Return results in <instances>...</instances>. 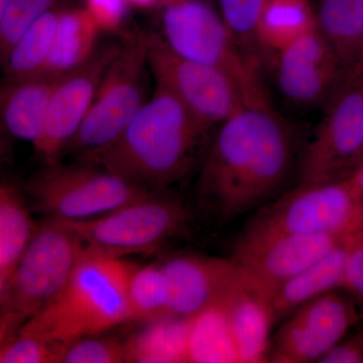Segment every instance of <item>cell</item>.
<instances>
[{
    "instance_id": "cell-28",
    "label": "cell",
    "mask_w": 363,
    "mask_h": 363,
    "mask_svg": "<svg viewBox=\"0 0 363 363\" xmlns=\"http://www.w3.org/2000/svg\"><path fill=\"white\" fill-rule=\"evenodd\" d=\"M222 20L243 51L259 61L260 52L257 40V28L264 0H217Z\"/></svg>"
},
{
    "instance_id": "cell-12",
    "label": "cell",
    "mask_w": 363,
    "mask_h": 363,
    "mask_svg": "<svg viewBox=\"0 0 363 363\" xmlns=\"http://www.w3.org/2000/svg\"><path fill=\"white\" fill-rule=\"evenodd\" d=\"M359 314L357 305L336 290L298 307L274 334L267 362H319L341 340Z\"/></svg>"
},
{
    "instance_id": "cell-26",
    "label": "cell",
    "mask_w": 363,
    "mask_h": 363,
    "mask_svg": "<svg viewBox=\"0 0 363 363\" xmlns=\"http://www.w3.org/2000/svg\"><path fill=\"white\" fill-rule=\"evenodd\" d=\"M188 362H238L228 325L218 305L211 306L191 318Z\"/></svg>"
},
{
    "instance_id": "cell-24",
    "label": "cell",
    "mask_w": 363,
    "mask_h": 363,
    "mask_svg": "<svg viewBox=\"0 0 363 363\" xmlns=\"http://www.w3.org/2000/svg\"><path fill=\"white\" fill-rule=\"evenodd\" d=\"M26 195L9 181H0V281L6 284L37 226Z\"/></svg>"
},
{
    "instance_id": "cell-30",
    "label": "cell",
    "mask_w": 363,
    "mask_h": 363,
    "mask_svg": "<svg viewBox=\"0 0 363 363\" xmlns=\"http://www.w3.org/2000/svg\"><path fill=\"white\" fill-rule=\"evenodd\" d=\"M65 346L18 332L0 354V363H59Z\"/></svg>"
},
{
    "instance_id": "cell-19",
    "label": "cell",
    "mask_w": 363,
    "mask_h": 363,
    "mask_svg": "<svg viewBox=\"0 0 363 363\" xmlns=\"http://www.w3.org/2000/svg\"><path fill=\"white\" fill-rule=\"evenodd\" d=\"M347 240L312 266L285 281L269 296L267 302L274 322L292 314L298 307L322 294L344 288Z\"/></svg>"
},
{
    "instance_id": "cell-5",
    "label": "cell",
    "mask_w": 363,
    "mask_h": 363,
    "mask_svg": "<svg viewBox=\"0 0 363 363\" xmlns=\"http://www.w3.org/2000/svg\"><path fill=\"white\" fill-rule=\"evenodd\" d=\"M363 229V199L343 180L297 186L255 211L238 241L290 234L350 238Z\"/></svg>"
},
{
    "instance_id": "cell-35",
    "label": "cell",
    "mask_w": 363,
    "mask_h": 363,
    "mask_svg": "<svg viewBox=\"0 0 363 363\" xmlns=\"http://www.w3.org/2000/svg\"><path fill=\"white\" fill-rule=\"evenodd\" d=\"M25 320L0 303V354L9 341L21 330Z\"/></svg>"
},
{
    "instance_id": "cell-27",
    "label": "cell",
    "mask_w": 363,
    "mask_h": 363,
    "mask_svg": "<svg viewBox=\"0 0 363 363\" xmlns=\"http://www.w3.org/2000/svg\"><path fill=\"white\" fill-rule=\"evenodd\" d=\"M128 298L130 321L147 324L172 316L171 286L160 264L135 267Z\"/></svg>"
},
{
    "instance_id": "cell-21",
    "label": "cell",
    "mask_w": 363,
    "mask_h": 363,
    "mask_svg": "<svg viewBox=\"0 0 363 363\" xmlns=\"http://www.w3.org/2000/svg\"><path fill=\"white\" fill-rule=\"evenodd\" d=\"M317 28L316 9L310 0H264L257 23V44L262 55L274 57Z\"/></svg>"
},
{
    "instance_id": "cell-40",
    "label": "cell",
    "mask_w": 363,
    "mask_h": 363,
    "mask_svg": "<svg viewBox=\"0 0 363 363\" xmlns=\"http://www.w3.org/2000/svg\"><path fill=\"white\" fill-rule=\"evenodd\" d=\"M363 162V147L362 150H360L359 154H358V156L357 157V159H355L354 162H353L352 169H351V172L353 171V169H357L359 164H362Z\"/></svg>"
},
{
    "instance_id": "cell-33",
    "label": "cell",
    "mask_w": 363,
    "mask_h": 363,
    "mask_svg": "<svg viewBox=\"0 0 363 363\" xmlns=\"http://www.w3.org/2000/svg\"><path fill=\"white\" fill-rule=\"evenodd\" d=\"M347 247L344 289L352 293L363 304V230L348 238Z\"/></svg>"
},
{
    "instance_id": "cell-20",
    "label": "cell",
    "mask_w": 363,
    "mask_h": 363,
    "mask_svg": "<svg viewBox=\"0 0 363 363\" xmlns=\"http://www.w3.org/2000/svg\"><path fill=\"white\" fill-rule=\"evenodd\" d=\"M102 30L84 6L62 9L44 75L62 77L92 58Z\"/></svg>"
},
{
    "instance_id": "cell-13",
    "label": "cell",
    "mask_w": 363,
    "mask_h": 363,
    "mask_svg": "<svg viewBox=\"0 0 363 363\" xmlns=\"http://www.w3.org/2000/svg\"><path fill=\"white\" fill-rule=\"evenodd\" d=\"M347 238L333 234H290L236 241L233 259L253 288L269 300L279 286L321 259Z\"/></svg>"
},
{
    "instance_id": "cell-17",
    "label": "cell",
    "mask_w": 363,
    "mask_h": 363,
    "mask_svg": "<svg viewBox=\"0 0 363 363\" xmlns=\"http://www.w3.org/2000/svg\"><path fill=\"white\" fill-rule=\"evenodd\" d=\"M217 305L225 317L238 362H267L269 331L274 323L267 298L247 281Z\"/></svg>"
},
{
    "instance_id": "cell-15",
    "label": "cell",
    "mask_w": 363,
    "mask_h": 363,
    "mask_svg": "<svg viewBox=\"0 0 363 363\" xmlns=\"http://www.w3.org/2000/svg\"><path fill=\"white\" fill-rule=\"evenodd\" d=\"M272 58L279 91L289 101L301 106L328 101L345 78L319 28L303 35Z\"/></svg>"
},
{
    "instance_id": "cell-14",
    "label": "cell",
    "mask_w": 363,
    "mask_h": 363,
    "mask_svg": "<svg viewBox=\"0 0 363 363\" xmlns=\"http://www.w3.org/2000/svg\"><path fill=\"white\" fill-rule=\"evenodd\" d=\"M119 48L112 45L98 49L84 65L60 77L50 99L42 138L35 147L45 164L58 162L75 138Z\"/></svg>"
},
{
    "instance_id": "cell-3",
    "label": "cell",
    "mask_w": 363,
    "mask_h": 363,
    "mask_svg": "<svg viewBox=\"0 0 363 363\" xmlns=\"http://www.w3.org/2000/svg\"><path fill=\"white\" fill-rule=\"evenodd\" d=\"M135 264L85 248L63 290L21 333L68 345L130 322L128 290Z\"/></svg>"
},
{
    "instance_id": "cell-4",
    "label": "cell",
    "mask_w": 363,
    "mask_h": 363,
    "mask_svg": "<svg viewBox=\"0 0 363 363\" xmlns=\"http://www.w3.org/2000/svg\"><path fill=\"white\" fill-rule=\"evenodd\" d=\"M162 39L184 58L225 74L247 106H272L259 64L243 51L209 0H164Z\"/></svg>"
},
{
    "instance_id": "cell-8",
    "label": "cell",
    "mask_w": 363,
    "mask_h": 363,
    "mask_svg": "<svg viewBox=\"0 0 363 363\" xmlns=\"http://www.w3.org/2000/svg\"><path fill=\"white\" fill-rule=\"evenodd\" d=\"M147 33L130 35L107 67L89 111L66 150L83 162L116 142L147 101Z\"/></svg>"
},
{
    "instance_id": "cell-31",
    "label": "cell",
    "mask_w": 363,
    "mask_h": 363,
    "mask_svg": "<svg viewBox=\"0 0 363 363\" xmlns=\"http://www.w3.org/2000/svg\"><path fill=\"white\" fill-rule=\"evenodd\" d=\"M62 363L125 362L123 343L97 335L78 339L65 346Z\"/></svg>"
},
{
    "instance_id": "cell-41",
    "label": "cell",
    "mask_w": 363,
    "mask_h": 363,
    "mask_svg": "<svg viewBox=\"0 0 363 363\" xmlns=\"http://www.w3.org/2000/svg\"><path fill=\"white\" fill-rule=\"evenodd\" d=\"M4 286H6V284H4V281H0V294H1L2 290H4Z\"/></svg>"
},
{
    "instance_id": "cell-36",
    "label": "cell",
    "mask_w": 363,
    "mask_h": 363,
    "mask_svg": "<svg viewBox=\"0 0 363 363\" xmlns=\"http://www.w3.org/2000/svg\"><path fill=\"white\" fill-rule=\"evenodd\" d=\"M345 180L363 199V162L357 169H353L350 175L346 177Z\"/></svg>"
},
{
    "instance_id": "cell-2",
    "label": "cell",
    "mask_w": 363,
    "mask_h": 363,
    "mask_svg": "<svg viewBox=\"0 0 363 363\" xmlns=\"http://www.w3.org/2000/svg\"><path fill=\"white\" fill-rule=\"evenodd\" d=\"M214 130L156 85L154 94L116 142L86 164L140 187L164 191L201 164Z\"/></svg>"
},
{
    "instance_id": "cell-38",
    "label": "cell",
    "mask_w": 363,
    "mask_h": 363,
    "mask_svg": "<svg viewBox=\"0 0 363 363\" xmlns=\"http://www.w3.org/2000/svg\"><path fill=\"white\" fill-rule=\"evenodd\" d=\"M9 0H0V23H1L2 18H4V13L9 6Z\"/></svg>"
},
{
    "instance_id": "cell-11",
    "label": "cell",
    "mask_w": 363,
    "mask_h": 363,
    "mask_svg": "<svg viewBox=\"0 0 363 363\" xmlns=\"http://www.w3.org/2000/svg\"><path fill=\"white\" fill-rule=\"evenodd\" d=\"M147 64L156 85L217 128L243 107L242 93L225 74L172 51L159 33H147Z\"/></svg>"
},
{
    "instance_id": "cell-32",
    "label": "cell",
    "mask_w": 363,
    "mask_h": 363,
    "mask_svg": "<svg viewBox=\"0 0 363 363\" xmlns=\"http://www.w3.org/2000/svg\"><path fill=\"white\" fill-rule=\"evenodd\" d=\"M130 6L128 0H85L84 4L102 33L118 30L128 16Z\"/></svg>"
},
{
    "instance_id": "cell-10",
    "label": "cell",
    "mask_w": 363,
    "mask_h": 363,
    "mask_svg": "<svg viewBox=\"0 0 363 363\" xmlns=\"http://www.w3.org/2000/svg\"><path fill=\"white\" fill-rule=\"evenodd\" d=\"M363 147V69L329 98L323 119L301 154L298 186L343 180Z\"/></svg>"
},
{
    "instance_id": "cell-29",
    "label": "cell",
    "mask_w": 363,
    "mask_h": 363,
    "mask_svg": "<svg viewBox=\"0 0 363 363\" xmlns=\"http://www.w3.org/2000/svg\"><path fill=\"white\" fill-rule=\"evenodd\" d=\"M61 0H9L0 23V67L26 30L45 13L58 7Z\"/></svg>"
},
{
    "instance_id": "cell-34",
    "label": "cell",
    "mask_w": 363,
    "mask_h": 363,
    "mask_svg": "<svg viewBox=\"0 0 363 363\" xmlns=\"http://www.w3.org/2000/svg\"><path fill=\"white\" fill-rule=\"evenodd\" d=\"M319 362L363 363V333L341 339Z\"/></svg>"
},
{
    "instance_id": "cell-25",
    "label": "cell",
    "mask_w": 363,
    "mask_h": 363,
    "mask_svg": "<svg viewBox=\"0 0 363 363\" xmlns=\"http://www.w3.org/2000/svg\"><path fill=\"white\" fill-rule=\"evenodd\" d=\"M61 11L56 7L45 13L21 35L2 67L4 81L23 80L44 75Z\"/></svg>"
},
{
    "instance_id": "cell-7",
    "label": "cell",
    "mask_w": 363,
    "mask_h": 363,
    "mask_svg": "<svg viewBox=\"0 0 363 363\" xmlns=\"http://www.w3.org/2000/svg\"><path fill=\"white\" fill-rule=\"evenodd\" d=\"M28 204L45 218L89 220L156 192L91 164H45L26 183Z\"/></svg>"
},
{
    "instance_id": "cell-37",
    "label": "cell",
    "mask_w": 363,
    "mask_h": 363,
    "mask_svg": "<svg viewBox=\"0 0 363 363\" xmlns=\"http://www.w3.org/2000/svg\"><path fill=\"white\" fill-rule=\"evenodd\" d=\"M6 133L4 125H2L1 121H0V161L2 157L6 155Z\"/></svg>"
},
{
    "instance_id": "cell-9",
    "label": "cell",
    "mask_w": 363,
    "mask_h": 363,
    "mask_svg": "<svg viewBox=\"0 0 363 363\" xmlns=\"http://www.w3.org/2000/svg\"><path fill=\"white\" fill-rule=\"evenodd\" d=\"M84 250L70 229L45 218L6 281L0 303L26 323L63 290Z\"/></svg>"
},
{
    "instance_id": "cell-39",
    "label": "cell",
    "mask_w": 363,
    "mask_h": 363,
    "mask_svg": "<svg viewBox=\"0 0 363 363\" xmlns=\"http://www.w3.org/2000/svg\"><path fill=\"white\" fill-rule=\"evenodd\" d=\"M362 69H363V45L362 50H360L359 56H358L357 64H355L354 68L352 69V71L362 70Z\"/></svg>"
},
{
    "instance_id": "cell-6",
    "label": "cell",
    "mask_w": 363,
    "mask_h": 363,
    "mask_svg": "<svg viewBox=\"0 0 363 363\" xmlns=\"http://www.w3.org/2000/svg\"><path fill=\"white\" fill-rule=\"evenodd\" d=\"M192 214L180 200L164 191H156L96 218L59 222L70 229L87 250L123 257L155 252L185 235L190 230Z\"/></svg>"
},
{
    "instance_id": "cell-1",
    "label": "cell",
    "mask_w": 363,
    "mask_h": 363,
    "mask_svg": "<svg viewBox=\"0 0 363 363\" xmlns=\"http://www.w3.org/2000/svg\"><path fill=\"white\" fill-rule=\"evenodd\" d=\"M295 133L272 106H245L215 131L200 164L197 196L227 224L274 200L297 160Z\"/></svg>"
},
{
    "instance_id": "cell-23",
    "label": "cell",
    "mask_w": 363,
    "mask_h": 363,
    "mask_svg": "<svg viewBox=\"0 0 363 363\" xmlns=\"http://www.w3.org/2000/svg\"><path fill=\"white\" fill-rule=\"evenodd\" d=\"M191 318L169 316L145 324L123 343L125 362H188Z\"/></svg>"
},
{
    "instance_id": "cell-42",
    "label": "cell",
    "mask_w": 363,
    "mask_h": 363,
    "mask_svg": "<svg viewBox=\"0 0 363 363\" xmlns=\"http://www.w3.org/2000/svg\"><path fill=\"white\" fill-rule=\"evenodd\" d=\"M362 230H363V229H362Z\"/></svg>"
},
{
    "instance_id": "cell-16",
    "label": "cell",
    "mask_w": 363,
    "mask_h": 363,
    "mask_svg": "<svg viewBox=\"0 0 363 363\" xmlns=\"http://www.w3.org/2000/svg\"><path fill=\"white\" fill-rule=\"evenodd\" d=\"M160 264L171 286V315L174 317H194L218 304L233 289L248 281L233 259L178 255Z\"/></svg>"
},
{
    "instance_id": "cell-18",
    "label": "cell",
    "mask_w": 363,
    "mask_h": 363,
    "mask_svg": "<svg viewBox=\"0 0 363 363\" xmlns=\"http://www.w3.org/2000/svg\"><path fill=\"white\" fill-rule=\"evenodd\" d=\"M59 79L40 75L4 81L0 86V121L6 133L30 143L35 149L42 138L50 99Z\"/></svg>"
},
{
    "instance_id": "cell-22",
    "label": "cell",
    "mask_w": 363,
    "mask_h": 363,
    "mask_svg": "<svg viewBox=\"0 0 363 363\" xmlns=\"http://www.w3.org/2000/svg\"><path fill=\"white\" fill-rule=\"evenodd\" d=\"M318 28L346 76L363 45V0H318Z\"/></svg>"
}]
</instances>
